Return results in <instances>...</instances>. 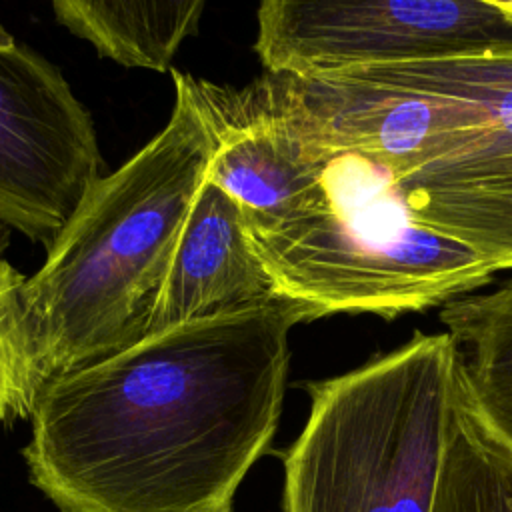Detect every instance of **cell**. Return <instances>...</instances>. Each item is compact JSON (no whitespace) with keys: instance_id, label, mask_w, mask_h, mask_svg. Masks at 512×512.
<instances>
[{"instance_id":"1","label":"cell","mask_w":512,"mask_h":512,"mask_svg":"<svg viewBox=\"0 0 512 512\" xmlns=\"http://www.w3.org/2000/svg\"><path fill=\"white\" fill-rule=\"evenodd\" d=\"M292 298L172 326L46 382L24 448L60 512H222L282 412Z\"/></svg>"},{"instance_id":"2","label":"cell","mask_w":512,"mask_h":512,"mask_svg":"<svg viewBox=\"0 0 512 512\" xmlns=\"http://www.w3.org/2000/svg\"><path fill=\"white\" fill-rule=\"evenodd\" d=\"M168 124L126 164L100 176L18 290V388L30 416L40 388L148 336L214 134L174 80Z\"/></svg>"},{"instance_id":"3","label":"cell","mask_w":512,"mask_h":512,"mask_svg":"<svg viewBox=\"0 0 512 512\" xmlns=\"http://www.w3.org/2000/svg\"><path fill=\"white\" fill-rule=\"evenodd\" d=\"M310 150L318 158L310 186L276 216L246 220L280 294L316 318L392 320L444 306L496 274L470 244L420 222L388 168L354 152Z\"/></svg>"},{"instance_id":"4","label":"cell","mask_w":512,"mask_h":512,"mask_svg":"<svg viewBox=\"0 0 512 512\" xmlns=\"http://www.w3.org/2000/svg\"><path fill=\"white\" fill-rule=\"evenodd\" d=\"M308 392L284 454V512H432L460 416L448 332H416Z\"/></svg>"},{"instance_id":"5","label":"cell","mask_w":512,"mask_h":512,"mask_svg":"<svg viewBox=\"0 0 512 512\" xmlns=\"http://www.w3.org/2000/svg\"><path fill=\"white\" fill-rule=\"evenodd\" d=\"M240 92L304 146L360 154L396 178L510 120L488 100L422 92L360 68L264 72Z\"/></svg>"},{"instance_id":"6","label":"cell","mask_w":512,"mask_h":512,"mask_svg":"<svg viewBox=\"0 0 512 512\" xmlns=\"http://www.w3.org/2000/svg\"><path fill=\"white\" fill-rule=\"evenodd\" d=\"M266 72L320 74L512 54V12L490 0H260Z\"/></svg>"},{"instance_id":"7","label":"cell","mask_w":512,"mask_h":512,"mask_svg":"<svg viewBox=\"0 0 512 512\" xmlns=\"http://www.w3.org/2000/svg\"><path fill=\"white\" fill-rule=\"evenodd\" d=\"M100 166L92 118L60 70L0 44V222L48 250Z\"/></svg>"},{"instance_id":"8","label":"cell","mask_w":512,"mask_h":512,"mask_svg":"<svg viewBox=\"0 0 512 512\" xmlns=\"http://www.w3.org/2000/svg\"><path fill=\"white\" fill-rule=\"evenodd\" d=\"M282 296L254 250L244 208L204 180L176 242L148 334Z\"/></svg>"},{"instance_id":"9","label":"cell","mask_w":512,"mask_h":512,"mask_svg":"<svg viewBox=\"0 0 512 512\" xmlns=\"http://www.w3.org/2000/svg\"><path fill=\"white\" fill-rule=\"evenodd\" d=\"M214 134L206 180L230 194L246 220L282 212L316 176L318 158L278 122L256 110L240 88L172 70Z\"/></svg>"},{"instance_id":"10","label":"cell","mask_w":512,"mask_h":512,"mask_svg":"<svg viewBox=\"0 0 512 512\" xmlns=\"http://www.w3.org/2000/svg\"><path fill=\"white\" fill-rule=\"evenodd\" d=\"M416 218L512 270V120L396 178Z\"/></svg>"},{"instance_id":"11","label":"cell","mask_w":512,"mask_h":512,"mask_svg":"<svg viewBox=\"0 0 512 512\" xmlns=\"http://www.w3.org/2000/svg\"><path fill=\"white\" fill-rule=\"evenodd\" d=\"M454 340L458 398L476 430L512 460V280L440 310Z\"/></svg>"},{"instance_id":"12","label":"cell","mask_w":512,"mask_h":512,"mask_svg":"<svg viewBox=\"0 0 512 512\" xmlns=\"http://www.w3.org/2000/svg\"><path fill=\"white\" fill-rule=\"evenodd\" d=\"M206 0H52L60 22L100 56L122 66L166 72L196 32Z\"/></svg>"},{"instance_id":"13","label":"cell","mask_w":512,"mask_h":512,"mask_svg":"<svg viewBox=\"0 0 512 512\" xmlns=\"http://www.w3.org/2000/svg\"><path fill=\"white\" fill-rule=\"evenodd\" d=\"M432 512H512V460L476 430L462 406Z\"/></svg>"},{"instance_id":"14","label":"cell","mask_w":512,"mask_h":512,"mask_svg":"<svg viewBox=\"0 0 512 512\" xmlns=\"http://www.w3.org/2000/svg\"><path fill=\"white\" fill-rule=\"evenodd\" d=\"M24 276L0 260V424L24 416L18 390V362L14 344V316Z\"/></svg>"},{"instance_id":"15","label":"cell","mask_w":512,"mask_h":512,"mask_svg":"<svg viewBox=\"0 0 512 512\" xmlns=\"http://www.w3.org/2000/svg\"><path fill=\"white\" fill-rule=\"evenodd\" d=\"M10 42H14V38L0 26V44H10Z\"/></svg>"},{"instance_id":"16","label":"cell","mask_w":512,"mask_h":512,"mask_svg":"<svg viewBox=\"0 0 512 512\" xmlns=\"http://www.w3.org/2000/svg\"><path fill=\"white\" fill-rule=\"evenodd\" d=\"M490 2H494V4H498L500 8L512 12V0H490Z\"/></svg>"},{"instance_id":"17","label":"cell","mask_w":512,"mask_h":512,"mask_svg":"<svg viewBox=\"0 0 512 512\" xmlns=\"http://www.w3.org/2000/svg\"><path fill=\"white\" fill-rule=\"evenodd\" d=\"M222 512H232V508H226V510H222Z\"/></svg>"}]
</instances>
